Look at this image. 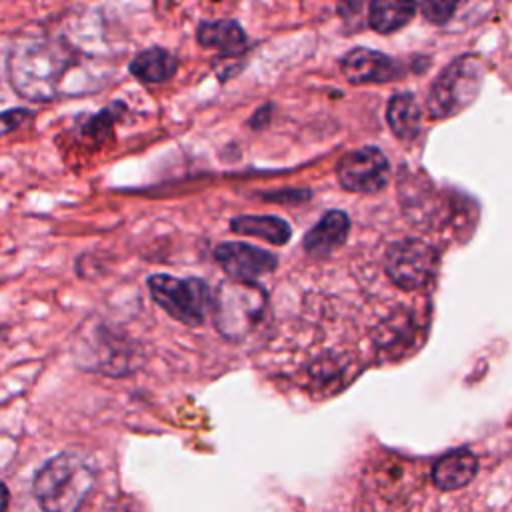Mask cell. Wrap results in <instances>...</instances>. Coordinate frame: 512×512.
Listing matches in <instances>:
<instances>
[{
  "mask_svg": "<svg viewBox=\"0 0 512 512\" xmlns=\"http://www.w3.org/2000/svg\"><path fill=\"white\" fill-rule=\"evenodd\" d=\"M230 228L234 234L240 236H252V238H260L264 242H270L274 246H284L290 236H292V228L290 224L280 218V216H272V214H244V216H236L230 222Z\"/></svg>",
  "mask_w": 512,
  "mask_h": 512,
  "instance_id": "obj_18",
  "label": "cell"
},
{
  "mask_svg": "<svg viewBox=\"0 0 512 512\" xmlns=\"http://www.w3.org/2000/svg\"><path fill=\"white\" fill-rule=\"evenodd\" d=\"M484 62L478 54L456 56L432 82L426 108L434 120L450 118L468 108L480 94Z\"/></svg>",
  "mask_w": 512,
  "mask_h": 512,
  "instance_id": "obj_3",
  "label": "cell"
},
{
  "mask_svg": "<svg viewBox=\"0 0 512 512\" xmlns=\"http://www.w3.org/2000/svg\"><path fill=\"white\" fill-rule=\"evenodd\" d=\"M424 334L426 322L420 324L418 312L400 310L378 326L374 344L382 360H398L404 356V352L418 348L416 338H424Z\"/></svg>",
  "mask_w": 512,
  "mask_h": 512,
  "instance_id": "obj_10",
  "label": "cell"
},
{
  "mask_svg": "<svg viewBox=\"0 0 512 512\" xmlns=\"http://www.w3.org/2000/svg\"><path fill=\"white\" fill-rule=\"evenodd\" d=\"M94 480V468L86 458L62 452L36 472L32 490L40 508L48 512H74L84 504Z\"/></svg>",
  "mask_w": 512,
  "mask_h": 512,
  "instance_id": "obj_1",
  "label": "cell"
},
{
  "mask_svg": "<svg viewBox=\"0 0 512 512\" xmlns=\"http://www.w3.org/2000/svg\"><path fill=\"white\" fill-rule=\"evenodd\" d=\"M378 464L380 466L374 472V480L382 494H386L388 490H392L396 494L410 490V486L414 484V478L410 474V468H412L410 462H406L398 456L386 454V458Z\"/></svg>",
  "mask_w": 512,
  "mask_h": 512,
  "instance_id": "obj_20",
  "label": "cell"
},
{
  "mask_svg": "<svg viewBox=\"0 0 512 512\" xmlns=\"http://www.w3.org/2000/svg\"><path fill=\"white\" fill-rule=\"evenodd\" d=\"M8 506V490L6 486L0 482V510H4Z\"/></svg>",
  "mask_w": 512,
  "mask_h": 512,
  "instance_id": "obj_25",
  "label": "cell"
},
{
  "mask_svg": "<svg viewBox=\"0 0 512 512\" xmlns=\"http://www.w3.org/2000/svg\"><path fill=\"white\" fill-rule=\"evenodd\" d=\"M364 4H366V0H338L336 12L342 20L350 22L352 18H356L364 10Z\"/></svg>",
  "mask_w": 512,
  "mask_h": 512,
  "instance_id": "obj_23",
  "label": "cell"
},
{
  "mask_svg": "<svg viewBox=\"0 0 512 512\" xmlns=\"http://www.w3.org/2000/svg\"><path fill=\"white\" fill-rule=\"evenodd\" d=\"M478 472V458L468 448H456L440 456L430 470L432 484L442 492L460 490L474 480Z\"/></svg>",
  "mask_w": 512,
  "mask_h": 512,
  "instance_id": "obj_12",
  "label": "cell"
},
{
  "mask_svg": "<svg viewBox=\"0 0 512 512\" xmlns=\"http://www.w3.org/2000/svg\"><path fill=\"white\" fill-rule=\"evenodd\" d=\"M340 70L344 78L356 86L384 84L398 80L404 74L402 64L396 58L364 46L348 50L340 60Z\"/></svg>",
  "mask_w": 512,
  "mask_h": 512,
  "instance_id": "obj_9",
  "label": "cell"
},
{
  "mask_svg": "<svg viewBox=\"0 0 512 512\" xmlns=\"http://www.w3.org/2000/svg\"><path fill=\"white\" fill-rule=\"evenodd\" d=\"M458 4H460V0H420L418 8H420L424 20H428L430 24L442 26L456 14Z\"/></svg>",
  "mask_w": 512,
  "mask_h": 512,
  "instance_id": "obj_21",
  "label": "cell"
},
{
  "mask_svg": "<svg viewBox=\"0 0 512 512\" xmlns=\"http://www.w3.org/2000/svg\"><path fill=\"white\" fill-rule=\"evenodd\" d=\"M268 110H270V106L260 108V110L254 114V118L250 120V124H252V126H264L266 120H268Z\"/></svg>",
  "mask_w": 512,
  "mask_h": 512,
  "instance_id": "obj_24",
  "label": "cell"
},
{
  "mask_svg": "<svg viewBox=\"0 0 512 512\" xmlns=\"http://www.w3.org/2000/svg\"><path fill=\"white\" fill-rule=\"evenodd\" d=\"M438 250L418 238H404L388 246L384 254V272L390 282L402 290L426 288L438 272Z\"/></svg>",
  "mask_w": 512,
  "mask_h": 512,
  "instance_id": "obj_6",
  "label": "cell"
},
{
  "mask_svg": "<svg viewBox=\"0 0 512 512\" xmlns=\"http://www.w3.org/2000/svg\"><path fill=\"white\" fill-rule=\"evenodd\" d=\"M268 310V294L256 282L230 280L212 296L216 330L228 340H240L256 330Z\"/></svg>",
  "mask_w": 512,
  "mask_h": 512,
  "instance_id": "obj_2",
  "label": "cell"
},
{
  "mask_svg": "<svg viewBox=\"0 0 512 512\" xmlns=\"http://www.w3.org/2000/svg\"><path fill=\"white\" fill-rule=\"evenodd\" d=\"M196 40L202 48L218 50L226 58H234L246 52L248 36L236 20H204L196 30Z\"/></svg>",
  "mask_w": 512,
  "mask_h": 512,
  "instance_id": "obj_15",
  "label": "cell"
},
{
  "mask_svg": "<svg viewBox=\"0 0 512 512\" xmlns=\"http://www.w3.org/2000/svg\"><path fill=\"white\" fill-rule=\"evenodd\" d=\"M118 102L114 106H108L104 110H100L96 116H92L86 124V134L96 138V140H104L106 136H110V130H112V124L114 120L118 118Z\"/></svg>",
  "mask_w": 512,
  "mask_h": 512,
  "instance_id": "obj_22",
  "label": "cell"
},
{
  "mask_svg": "<svg viewBox=\"0 0 512 512\" xmlns=\"http://www.w3.org/2000/svg\"><path fill=\"white\" fill-rule=\"evenodd\" d=\"M146 284L154 302L174 320L186 326H200L208 318L212 292L204 280L152 274Z\"/></svg>",
  "mask_w": 512,
  "mask_h": 512,
  "instance_id": "obj_5",
  "label": "cell"
},
{
  "mask_svg": "<svg viewBox=\"0 0 512 512\" xmlns=\"http://www.w3.org/2000/svg\"><path fill=\"white\" fill-rule=\"evenodd\" d=\"M386 120L398 140L412 142L422 132L424 112L412 92H398L388 102Z\"/></svg>",
  "mask_w": 512,
  "mask_h": 512,
  "instance_id": "obj_16",
  "label": "cell"
},
{
  "mask_svg": "<svg viewBox=\"0 0 512 512\" xmlns=\"http://www.w3.org/2000/svg\"><path fill=\"white\" fill-rule=\"evenodd\" d=\"M176 68H178L176 56L160 46H152L138 52L128 64L130 74L142 84L166 82L176 74Z\"/></svg>",
  "mask_w": 512,
  "mask_h": 512,
  "instance_id": "obj_17",
  "label": "cell"
},
{
  "mask_svg": "<svg viewBox=\"0 0 512 512\" xmlns=\"http://www.w3.org/2000/svg\"><path fill=\"white\" fill-rule=\"evenodd\" d=\"M214 260L232 280L246 282H256L278 268L276 254L246 242H224L216 246Z\"/></svg>",
  "mask_w": 512,
  "mask_h": 512,
  "instance_id": "obj_8",
  "label": "cell"
},
{
  "mask_svg": "<svg viewBox=\"0 0 512 512\" xmlns=\"http://www.w3.org/2000/svg\"><path fill=\"white\" fill-rule=\"evenodd\" d=\"M352 368H356V366L350 356L338 354V352H328V354L316 358L306 368V382L318 394H334L354 378Z\"/></svg>",
  "mask_w": 512,
  "mask_h": 512,
  "instance_id": "obj_14",
  "label": "cell"
},
{
  "mask_svg": "<svg viewBox=\"0 0 512 512\" xmlns=\"http://www.w3.org/2000/svg\"><path fill=\"white\" fill-rule=\"evenodd\" d=\"M350 232V218L342 210H328L302 238V248L310 256H328L340 248Z\"/></svg>",
  "mask_w": 512,
  "mask_h": 512,
  "instance_id": "obj_13",
  "label": "cell"
},
{
  "mask_svg": "<svg viewBox=\"0 0 512 512\" xmlns=\"http://www.w3.org/2000/svg\"><path fill=\"white\" fill-rule=\"evenodd\" d=\"M338 182L356 194H376L384 190L392 176L388 156L376 146H364L344 154L336 166Z\"/></svg>",
  "mask_w": 512,
  "mask_h": 512,
  "instance_id": "obj_7",
  "label": "cell"
},
{
  "mask_svg": "<svg viewBox=\"0 0 512 512\" xmlns=\"http://www.w3.org/2000/svg\"><path fill=\"white\" fill-rule=\"evenodd\" d=\"M92 370H100L108 376H126L142 364V352L136 342L126 334L102 330L94 338Z\"/></svg>",
  "mask_w": 512,
  "mask_h": 512,
  "instance_id": "obj_11",
  "label": "cell"
},
{
  "mask_svg": "<svg viewBox=\"0 0 512 512\" xmlns=\"http://www.w3.org/2000/svg\"><path fill=\"white\" fill-rule=\"evenodd\" d=\"M68 56L52 44H30L10 58V78L14 88L30 100H50L68 68Z\"/></svg>",
  "mask_w": 512,
  "mask_h": 512,
  "instance_id": "obj_4",
  "label": "cell"
},
{
  "mask_svg": "<svg viewBox=\"0 0 512 512\" xmlns=\"http://www.w3.org/2000/svg\"><path fill=\"white\" fill-rule=\"evenodd\" d=\"M418 0H370L368 26L378 34H392L416 16Z\"/></svg>",
  "mask_w": 512,
  "mask_h": 512,
  "instance_id": "obj_19",
  "label": "cell"
}]
</instances>
